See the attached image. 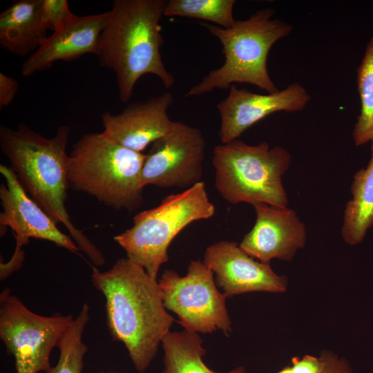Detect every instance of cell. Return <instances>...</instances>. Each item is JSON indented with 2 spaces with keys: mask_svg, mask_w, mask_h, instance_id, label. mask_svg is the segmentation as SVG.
<instances>
[{
  "mask_svg": "<svg viewBox=\"0 0 373 373\" xmlns=\"http://www.w3.org/2000/svg\"><path fill=\"white\" fill-rule=\"evenodd\" d=\"M72 315H38L5 288L0 294V338L15 359L17 373L48 372L50 355L70 326Z\"/></svg>",
  "mask_w": 373,
  "mask_h": 373,
  "instance_id": "obj_8",
  "label": "cell"
},
{
  "mask_svg": "<svg viewBox=\"0 0 373 373\" xmlns=\"http://www.w3.org/2000/svg\"><path fill=\"white\" fill-rule=\"evenodd\" d=\"M158 284L165 308L178 315L185 329L204 334L231 332L227 296L218 291L213 271L203 262L191 261L184 276L166 270Z\"/></svg>",
  "mask_w": 373,
  "mask_h": 373,
  "instance_id": "obj_9",
  "label": "cell"
},
{
  "mask_svg": "<svg viewBox=\"0 0 373 373\" xmlns=\"http://www.w3.org/2000/svg\"><path fill=\"white\" fill-rule=\"evenodd\" d=\"M77 16L69 9L66 0H43L41 19L47 29L57 32L71 22Z\"/></svg>",
  "mask_w": 373,
  "mask_h": 373,
  "instance_id": "obj_24",
  "label": "cell"
},
{
  "mask_svg": "<svg viewBox=\"0 0 373 373\" xmlns=\"http://www.w3.org/2000/svg\"><path fill=\"white\" fill-rule=\"evenodd\" d=\"M162 343L164 352L162 373H247L242 366L227 372L209 369L202 359L206 353L202 341L195 332H169Z\"/></svg>",
  "mask_w": 373,
  "mask_h": 373,
  "instance_id": "obj_19",
  "label": "cell"
},
{
  "mask_svg": "<svg viewBox=\"0 0 373 373\" xmlns=\"http://www.w3.org/2000/svg\"><path fill=\"white\" fill-rule=\"evenodd\" d=\"M165 0H115L99 39L97 55L102 66L116 75L119 99L128 102L139 79L157 76L166 88L175 82L160 54L164 44L160 21Z\"/></svg>",
  "mask_w": 373,
  "mask_h": 373,
  "instance_id": "obj_3",
  "label": "cell"
},
{
  "mask_svg": "<svg viewBox=\"0 0 373 373\" xmlns=\"http://www.w3.org/2000/svg\"><path fill=\"white\" fill-rule=\"evenodd\" d=\"M24 259L25 252L22 249V246L15 244V251L10 260L6 263L1 262V280H4L14 271L19 269L23 265Z\"/></svg>",
  "mask_w": 373,
  "mask_h": 373,
  "instance_id": "obj_26",
  "label": "cell"
},
{
  "mask_svg": "<svg viewBox=\"0 0 373 373\" xmlns=\"http://www.w3.org/2000/svg\"><path fill=\"white\" fill-rule=\"evenodd\" d=\"M356 74L361 109L352 137L355 145L359 146L373 140V36L367 44Z\"/></svg>",
  "mask_w": 373,
  "mask_h": 373,
  "instance_id": "obj_20",
  "label": "cell"
},
{
  "mask_svg": "<svg viewBox=\"0 0 373 373\" xmlns=\"http://www.w3.org/2000/svg\"><path fill=\"white\" fill-rule=\"evenodd\" d=\"M229 89L226 98L216 105L221 118L219 137L222 144L238 139L256 122L276 112L301 111L311 100L306 88L298 82L265 95L238 88L235 84Z\"/></svg>",
  "mask_w": 373,
  "mask_h": 373,
  "instance_id": "obj_11",
  "label": "cell"
},
{
  "mask_svg": "<svg viewBox=\"0 0 373 373\" xmlns=\"http://www.w3.org/2000/svg\"><path fill=\"white\" fill-rule=\"evenodd\" d=\"M108 18L106 12L77 16L23 61L21 72L28 77L50 68L57 61H71L86 54L97 55L99 36Z\"/></svg>",
  "mask_w": 373,
  "mask_h": 373,
  "instance_id": "obj_16",
  "label": "cell"
},
{
  "mask_svg": "<svg viewBox=\"0 0 373 373\" xmlns=\"http://www.w3.org/2000/svg\"><path fill=\"white\" fill-rule=\"evenodd\" d=\"M145 157L103 132L84 135L69 155V187L113 209L133 212L144 201L141 173Z\"/></svg>",
  "mask_w": 373,
  "mask_h": 373,
  "instance_id": "obj_4",
  "label": "cell"
},
{
  "mask_svg": "<svg viewBox=\"0 0 373 373\" xmlns=\"http://www.w3.org/2000/svg\"><path fill=\"white\" fill-rule=\"evenodd\" d=\"M6 184L0 185L1 233L10 227L16 244L21 246L30 238L48 240L77 254L79 249L70 236L61 232L57 223L27 194L10 166L0 165Z\"/></svg>",
  "mask_w": 373,
  "mask_h": 373,
  "instance_id": "obj_12",
  "label": "cell"
},
{
  "mask_svg": "<svg viewBox=\"0 0 373 373\" xmlns=\"http://www.w3.org/2000/svg\"><path fill=\"white\" fill-rule=\"evenodd\" d=\"M256 220L240 243L249 256L265 263L291 260L306 242V228L295 211L263 203L254 205Z\"/></svg>",
  "mask_w": 373,
  "mask_h": 373,
  "instance_id": "obj_14",
  "label": "cell"
},
{
  "mask_svg": "<svg viewBox=\"0 0 373 373\" xmlns=\"http://www.w3.org/2000/svg\"><path fill=\"white\" fill-rule=\"evenodd\" d=\"M215 211L202 181L166 195L154 208L139 212L133 217V226L113 239L128 258L157 280L161 265L169 260L167 251L172 240L191 223L211 218Z\"/></svg>",
  "mask_w": 373,
  "mask_h": 373,
  "instance_id": "obj_7",
  "label": "cell"
},
{
  "mask_svg": "<svg viewBox=\"0 0 373 373\" xmlns=\"http://www.w3.org/2000/svg\"><path fill=\"white\" fill-rule=\"evenodd\" d=\"M173 102L170 92L128 104L122 112L102 115L103 133L117 144L142 153L171 129L167 111Z\"/></svg>",
  "mask_w": 373,
  "mask_h": 373,
  "instance_id": "obj_15",
  "label": "cell"
},
{
  "mask_svg": "<svg viewBox=\"0 0 373 373\" xmlns=\"http://www.w3.org/2000/svg\"><path fill=\"white\" fill-rule=\"evenodd\" d=\"M17 81L3 73H0V108L8 106L14 99L19 89Z\"/></svg>",
  "mask_w": 373,
  "mask_h": 373,
  "instance_id": "obj_25",
  "label": "cell"
},
{
  "mask_svg": "<svg viewBox=\"0 0 373 373\" xmlns=\"http://www.w3.org/2000/svg\"><path fill=\"white\" fill-rule=\"evenodd\" d=\"M347 373H352V372H347Z\"/></svg>",
  "mask_w": 373,
  "mask_h": 373,
  "instance_id": "obj_27",
  "label": "cell"
},
{
  "mask_svg": "<svg viewBox=\"0 0 373 373\" xmlns=\"http://www.w3.org/2000/svg\"><path fill=\"white\" fill-rule=\"evenodd\" d=\"M141 173L144 188L187 189L202 182L205 139L201 131L180 122L151 144Z\"/></svg>",
  "mask_w": 373,
  "mask_h": 373,
  "instance_id": "obj_10",
  "label": "cell"
},
{
  "mask_svg": "<svg viewBox=\"0 0 373 373\" xmlns=\"http://www.w3.org/2000/svg\"><path fill=\"white\" fill-rule=\"evenodd\" d=\"M89 306L85 303L77 316L57 343L59 357L57 364L46 373H82L87 347L82 336L89 321Z\"/></svg>",
  "mask_w": 373,
  "mask_h": 373,
  "instance_id": "obj_21",
  "label": "cell"
},
{
  "mask_svg": "<svg viewBox=\"0 0 373 373\" xmlns=\"http://www.w3.org/2000/svg\"><path fill=\"white\" fill-rule=\"evenodd\" d=\"M92 268V283L106 299L109 332L125 345L137 371L144 373L174 321L163 304L158 281L127 257L105 271Z\"/></svg>",
  "mask_w": 373,
  "mask_h": 373,
  "instance_id": "obj_1",
  "label": "cell"
},
{
  "mask_svg": "<svg viewBox=\"0 0 373 373\" xmlns=\"http://www.w3.org/2000/svg\"><path fill=\"white\" fill-rule=\"evenodd\" d=\"M371 157L365 169L358 171L351 185L352 198L344 211L341 235L350 245L361 242L367 230L373 227V140Z\"/></svg>",
  "mask_w": 373,
  "mask_h": 373,
  "instance_id": "obj_18",
  "label": "cell"
},
{
  "mask_svg": "<svg viewBox=\"0 0 373 373\" xmlns=\"http://www.w3.org/2000/svg\"><path fill=\"white\" fill-rule=\"evenodd\" d=\"M235 0H170L164 16L184 17L206 20L223 28H231Z\"/></svg>",
  "mask_w": 373,
  "mask_h": 373,
  "instance_id": "obj_22",
  "label": "cell"
},
{
  "mask_svg": "<svg viewBox=\"0 0 373 373\" xmlns=\"http://www.w3.org/2000/svg\"><path fill=\"white\" fill-rule=\"evenodd\" d=\"M43 0H17L0 14V44L18 56L32 54L46 40L41 19Z\"/></svg>",
  "mask_w": 373,
  "mask_h": 373,
  "instance_id": "obj_17",
  "label": "cell"
},
{
  "mask_svg": "<svg viewBox=\"0 0 373 373\" xmlns=\"http://www.w3.org/2000/svg\"><path fill=\"white\" fill-rule=\"evenodd\" d=\"M291 156L283 146L266 142L250 145L240 140L217 145L213 150L215 186L229 203H263L287 207L283 176Z\"/></svg>",
  "mask_w": 373,
  "mask_h": 373,
  "instance_id": "obj_6",
  "label": "cell"
},
{
  "mask_svg": "<svg viewBox=\"0 0 373 373\" xmlns=\"http://www.w3.org/2000/svg\"><path fill=\"white\" fill-rule=\"evenodd\" d=\"M203 262L216 274V283L229 296L253 291L283 293L287 279L277 275L269 263L255 260L236 242L221 240L209 245Z\"/></svg>",
  "mask_w": 373,
  "mask_h": 373,
  "instance_id": "obj_13",
  "label": "cell"
},
{
  "mask_svg": "<svg viewBox=\"0 0 373 373\" xmlns=\"http://www.w3.org/2000/svg\"><path fill=\"white\" fill-rule=\"evenodd\" d=\"M352 372L350 365L336 354L325 352L320 357L305 355L294 357L291 365L277 373H346Z\"/></svg>",
  "mask_w": 373,
  "mask_h": 373,
  "instance_id": "obj_23",
  "label": "cell"
},
{
  "mask_svg": "<svg viewBox=\"0 0 373 373\" xmlns=\"http://www.w3.org/2000/svg\"><path fill=\"white\" fill-rule=\"evenodd\" d=\"M70 133L69 126L62 125L47 138L23 124L15 129L1 126L0 147L27 194L57 224L67 229L79 250L99 267L105 263L102 252L75 227L66 207Z\"/></svg>",
  "mask_w": 373,
  "mask_h": 373,
  "instance_id": "obj_2",
  "label": "cell"
},
{
  "mask_svg": "<svg viewBox=\"0 0 373 373\" xmlns=\"http://www.w3.org/2000/svg\"><path fill=\"white\" fill-rule=\"evenodd\" d=\"M274 13L271 8L259 9L248 19L236 21L230 28L200 23L222 44L224 61L193 86L187 95L229 88L236 83L252 84L268 93L278 91L267 70V57L274 44L290 35L294 26L274 19Z\"/></svg>",
  "mask_w": 373,
  "mask_h": 373,
  "instance_id": "obj_5",
  "label": "cell"
}]
</instances>
